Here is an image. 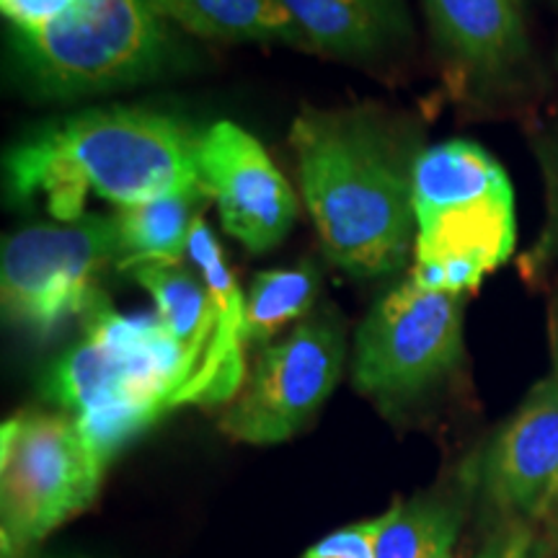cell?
Listing matches in <instances>:
<instances>
[{
    "label": "cell",
    "mask_w": 558,
    "mask_h": 558,
    "mask_svg": "<svg viewBox=\"0 0 558 558\" xmlns=\"http://www.w3.org/2000/svg\"><path fill=\"white\" fill-rule=\"evenodd\" d=\"M533 148L546 181V222L533 251L525 256V271L541 277L558 264V132L538 137Z\"/></svg>",
    "instance_id": "obj_18"
},
{
    "label": "cell",
    "mask_w": 558,
    "mask_h": 558,
    "mask_svg": "<svg viewBox=\"0 0 558 558\" xmlns=\"http://www.w3.org/2000/svg\"><path fill=\"white\" fill-rule=\"evenodd\" d=\"M558 478V378L535 383L486 452L488 499L505 512L541 514Z\"/></svg>",
    "instance_id": "obj_11"
},
{
    "label": "cell",
    "mask_w": 558,
    "mask_h": 558,
    "mask_svg": "<svg viewBox=\"0 0 558 558\" xmlns=\"http://www.w3.org/2000/svg\"><path fill=\"white\" fill-rule=\"evenodd\" d=\"M197 177L218 202L222 228L254 254L277 248L298 218V197L267 148L235 122H215L197 145Z\"/></svg>",
    "instance_id": "obj_10"
},
{
    "label": "cell",
    "mask_w": 558,
    "mask_h": 558,
    "mask_svg": "<svg viewBox=\"0 0 558 558\" xmlns=\"http://www.w3.org/2000/svg\"><path fill=\"white\" fill-rule=\"evenodd\" d=\"M290 145L326 259L357 279L403 269L416 241L414 169L422 156L403 120L373 107H305Z\"/></svg>",
    "instance_id": "obj_1"
},
{
    "label": "cell",
    "mask_w": 558,
    "mask_h": 558,
    "mask_svg": "<svg viewBox=\"0 0 558 558\" xmlns=\"http://www.w3.org/2000/svg\"><path fill=\"white\" fill-rule=\"evenodd\" d=\"M104 465L75 416L19 411L0 429V546L19 558L99 494Z\"/></svg>",
    "instance_id": "obj_6"
},
{
    "label": "cell",
    "mask_w": 558,
    "mask_h": 558,
    "mask_svg": "<svg viewBox=\"0 0 558 558\" xmlns=\"http://www.w3.org/2000/svg\"><path fill=\"white\" fill-rule=\"evenodd\" d=\"M320 284L324 279L311 259L292 269L259 271L246 295V344L267 347L292 320L308 318Z\"/></svg>",
    "instance_id": "obj_16"
},
{
    "label": "cell",
    "mask_w": 558,
    "mask_h": 558,
    "mask_svg": "<svg viewBox=\"0 0 558 558\" xmlns=\"http://www.w3.org/2000/svg\"><path fill=\"white\" fill-rule=\"evenodd\" d=\"M205 192H179L120 207L114 215L120 262L117 267L135 271L143 267H171L190 256L194 213Z\"/></svg>",
    "instance_id": "obj_15"
},
{
    "label": "cell",
    "mask_w": 558,
    "mask_h": 558,
    "mask_svg": "<svg viewBox=\"0 0 558 558\" xmlns=\"http://www.w3.org/2000/svg\"><path fill=\"white\" fill-rule=\"evenodd\" d=\"M458 509L437 497L396 501L383 512L375 558H429L445 541H456Z\"/></svg>",
    "instance_id": "obj_17"
},
{
    "label": "cell",
    "mask_w": 558,
    "mask_h": 558,
    "mask_svg": "<svg viewBox=\"0 0 558 558\" xmlns=\"http://www.w3.org/2000/svg\"><path fill=\"white\" fill-rule=\"evenodd\" d=\"M383 525V514L365 522H354L333 530L324 541L305 550L300 558H375V543Z\"/></svg>",
    "instance_id": "obj_19"
},
{
    "label": "cell",
    "mask_w": 558,
    "mask_h": 558,
    "mask_svg": "<svg viewBox=\"0 0 558 558\" xmlns=\"http://www.w3.org/2000/svg\"><path fill=\"white\" fill-rule=\"evenodd\" d=\"M78 0H0L3 16L11 21V29H29L58 19Z\"/></svg>",
    "instance_id": "obj_20"
},
{
    "label": "cell",
    "mask_w": 558,
    "mask_h": 558,
    "mask_svg": "<svg viewBox=\"0 0 558 558\" xmlns=\"http://www.w3.org/2000/svg\"><path fill=\"white\" fill-rule=\"evenodd\" d=\"M83 320V339L54 362L45 390L75 416L107 469L124 445L179 409L186 362L158 316H122L101 295Z\"/></svg>",
    "instance_id": "obj_3"
},
{
    "label": "cell",
    "mask_w": 558,
    "mask_h": 558,
    "mask_svg": "<svg viewBox=\"0 0 558 558\" xmlns=\"http://www.w3.org/2000/svg\"><path fill=\"white\" fill-rule=\"evenodd\" d=\"M120 262L114 218L86 213L70 222H39L3 241L0 305L5 324L50 337L62 320L86 316L101 298L99 277Z\"/></svg>",
    "instance_id": "obj_7"
},
{
    "label": "cell",
    "mask_w": 558,
    "mask_h": 558,
    "mask_svg": "<svg viewBox=\"0 0 558 558\" xmlns=\"http://www.w3.org/2000/svg\"><path fill=\"white\" fill-rule=\"evenodd\" d=\"M13 52L45 99L109 94L177 73L186 47L145 0H78L62 16L11 29Z\"/></svg>",
    "instance_id": "obj_5"
},
{
    "label": "cell",
    "mask_w": 558,
    "mask_h": 558,
    "mask_svg": "<svg viewBox=\"0 0 558 558\" xmlns=\"http://www.w3.org/2000/svg\"><path fill=\"white\" fill-rule=\"evenodd\" d=\"M452 546H456V541H445L429 558H456L452 556Z\"/></svg>",
    "instance_id": "obj_24"
},
{
    "label": "cell",
    "mask_w": 558,
    "mask_h": 558,
    "mask_svg": "<svg viewBox=\"0 0 558 558\" xmlns=\"http://www.w3.org/2000/svg\"><path fill=\"white\" fill-rule=\"evenodd\" d=\"M414 269L427 290L463 295L509 262L518 241L507 171L471 140L424 148L414 169Z\"/></svg>",
    "instance_id": "obj_4"
},
{
    "label": "cell",
    "mask_w": 558,
    "mask_h": 558,
    "mask_svg": "<svg viewBox=\"0 0 558 558\" xmlns=\"http://www.w3.org/2000/svg\"><path fill=\"white\" fill-rule=\"evenodd\" d=\"M181 32L213 41L288 45L305 50L282 0H145Z\"/></svg>",
    "instance_id": "obj_14"
},
{
    "label": "cell",
    "mask_w": 558,
    "mask_h": 558,
    "mask_svg": "<svg viewBox=\"0 0 558 558\" xmlns=\"http://www.w3.org/2000/svg\"><path fill=\"white\" fill-rule=\"evenodd\" d=\"M520 3H522V0H520Z\"/></svg>",
    "instance_id": "obj_25"
},
{
    "label": "cell",
    "mask_w": 558,
    "mask_h": 558,
    "mask_svg": "<svg viewBox=\"0 0 558 558\" xmlns=\"http://www.w3.org/2000/svg\"><path fill=\"white\" fill-rule=\"evenodd\" d=\"M344 357V318L333 308L311 313L288 337L262 347L239 396L228 403L220 429L246 445L295 437L329 401Z\"/></svg>",
    "instance_id": "obj_9"
},
{
    "label": "cell",
    "mask_w": 558,
    "mask_h": 558,
    "mask_svg": "<svg viewBox=\"0 0 558 558\" xmlns=\"http://www.w3.org/2000/svg\"><path fill=\"white\" fill-rule=\"evenodd\" d=\"M550 354H554V375L558 378V298L550 305Z\"/></svg>",
    "instance_id": "obj_22"
},
{
    "label": "cell",
    "mask_w": 558,
    "mask_h": 558,
    "mask_svg": "<svg viewBox=\"0 0 558 558\" xmlns=\"http://www.w3.org/2000/svg\"><path fill=\"white\" fill-rule=\"evenodd\" d=\"M439 54L463 78L507 81L525 65L530 41L520 0H424Z\"/></svg>",
    "instance_id": "obj_12"
},
{
    "label": "cell",
    "mask_w": 558,
    "mask_h": 558,
    "mask_svg": "<svg viewBox=\"0 0 558 558\" xmlns=\"http://www.w3.org/2000/svg\"><path fill=\"white\" fill-rule=\"evenodd\" d=\"M202 132L145 107H99L29 132L5 153L13 205H41L58 222L86 215V199L117 207L202 190Z\"/></svg>",
    "instance_id": "obj_2"
},
{
    "label": "cell",
    "mask_w": 558,
    "mask_h": 558,
    "mask_svg": "<svg viewBox=\"0 0 558 558\" xmlns=\"http://www.w3.org/2000/svg\"><path fill=\"white\" fill-rule=\"evenodd\" d=\"M541 514H546V518H548L550 522H554V525L558 527V478H556L554 488H550V492H548V497H546V505H543Z\"/></svg>",
    "instance_id": "obj_23"
},
{
    "label": "cell",
    "mask_w": 558,
    "mask_h": 558,
    "mask_svg": "<svg viewBox=\"0 0 558 558\" xmlns=\"http://www.w3.org/2000/svg\"><path fill=\"white\" fill-rule=\"evenodd\" d=\"M463 295L399 284L375 303L354 339L352 383L380 401H407L463 360Z\"/></svg>",
    "instance_id": "obj_8"
},
{
    "label": "cell",
    "mask_w": 558,
    "mask_h": 558,
    "mask_svg": "<svg viewBox=\"0 0 558 558\" xmlns=\"http://www.w3.org/2000/svg\"><path fill=\"white\" fill-rule=\"evenodd\" d=\"M499 558H530L527 533H514L512 538L507 541V546H505V550H501Z\"/></svg>",
    "instance_id": "obj_21"
},
{
    "label": "cell",
    "mask_w": 558,
    "mask_h": 558,
    "mask_svg": "<svg viewBox=\"0 0 558 558\" xmlns=\"http://www.w3.org/2000/svg\"><path fill=\"white\" fill-rule=\"evenodd\" d=\"M305 50L329 58L380 62L414 37L407 0H282Z\"/></svg>",
    "instance_id": "obj_13"
}]
</instances>
